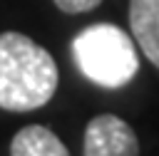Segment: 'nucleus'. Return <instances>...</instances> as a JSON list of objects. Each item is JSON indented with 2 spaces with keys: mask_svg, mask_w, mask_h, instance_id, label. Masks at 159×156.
<instances>
[{
  "mask_svg": "<svg viewBox=\"0 0 159 156\" xmlns=\"http://www.w3.org/2000/svg\"><path fill=\"white\" fill-rule=\"evenodd\" d=\"M70 52L82 77L104 89L127 87L139 72L137 42L114 22H94L80 30L70 42Z\"/></svg>",
  "mask_w": 159,
  "mask_h": 156,
  "instance_id": "nucleus-2",
  "label": "nucleus"
},
{
  "mask_svg": "<svg viewBox=\"0 0 159 156\" xmlns=\"http://www.w3.org/2000/svg\"><path fill=\"white\" fill-rule=\"evenodd\" d=\"M82 156H139V139L117 114H97L84 126Z\"/></svg>",
  "mask_w": 159,
  "mask_h": 156,
  "instance_id": "nucleus-3",
  "label": "nucleus"
},
{
  "mask_svg": "<svg viewBox=\"0 0 159 156\" xmlns=\"http://www.w3.org/2000/svg\"><path fill=\"white\" fill-rule=\"evenodd\" d=\"M10 156H70V151L52 129L42 124H27L12 136Z\"/></svg>",
  "mask_w": 159,
  "mask_h": 156,
  "instance_id": "nucleus-5",
  "label": "nucleus"
},
{
  "mask_svg": "<svg viewBox=\"0 0 159 156\" xmlns=\"http://www.w3.org/2000/svg\"><path fill=\"white\" fill-rule=\"evenodd\" d=\"M129 30L137 47L159 69V0H129Z\"/></svg>",
  "mask_w": 159,
  "mask_h": 156,
  "instance_id": "nucleus-4",
  "label": "nucleus"
},
{
  "mask_svg": "<svg viewBox=\"0 0 159 156\" xmlns=\"http://www.w3.org/2000/svg\"><path fill=\"white\" fill-rule=\"evenodd\" d=\"M62 12H67V15H80V12H89V10H94L102 0H52Z\"/></svg>",
  "mask_w": 159,
  "mask_h": 156,
  "instance_id": "nucleus-6",
  "label": "nucleus"
},
{
  "mask_svg": "<svg viewBox=\"0 0 159 156\" xmlns=\"http://www.w3.org/2000/svg\"><path fill=\"white\" fill-rule=\"evenodd\" d=\"M60 72L55 57L32 37L0 32V109L35 111L57 92Z\"/></svg>",
  "mask_w": 159,
  "mask_h": 156,
  "instance_id": "nucleus-1",
  "label": "nucleus"
}]
</instances>
